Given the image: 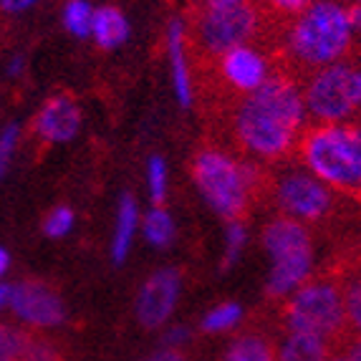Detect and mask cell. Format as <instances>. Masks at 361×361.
I'll return each instance as SVG.
<instances>
[{
  "label": "cell",
  "mask_w": 361,
  "mask_h": 361,
  "mask_svg": "<svg viewBox=\"0 0 361 361\" xmlns=\"http://www.w3.org/2000/svg\"><path fill=\"white\" fill-rule=\"evenodd\" d=\"M225 134L238 154L245 162L271 167L293 157L303 127H306V106H303L301 84L288 73L276 71L255 91L245 94L220 119Z\"/></svg>",
  "instance_id": "obj_1"
},
{
  "label": "cell",
  "mask_w": 361,
  "mask_h": 361,
  "mask_svg": "<svg viewBox=\"0 0 361 361\" xmlns=\"http://www.w3.org/2000/svg\"><path fill=\"white\" fill-rule=\"evenodd\" d=\"M354 46L349 8L338 0H313L311 6L290 20L283 43L273 56V68L288 73L303 84L311 73L331 66Z\"/></svg>",
  "instance_id": "obj_2"
},
{
  "label": "cell",
  "mask_w": 361,
  "mask_h": 361,
  "mask_svg": "<svg viewBox=\"0 0 361 361\" xmlns=\"http://www.w3.org/2000/svg\"><path fill=\"white\" fill-rule=\"evenodd\" d=\"M190 175L207 202L230 223H243L255 205L273 197L271 169L238 159L215 142H205L195 152Z\"/></svg>",
  "instance_id": "obj_3"
},
{
  "label": "cell",
  "mask_w": 361,
  "mask_h": 361,
  "mask_svg": "<svg viewBox=\"0 0 361 361\" xmlns=\"http://www.w3.org/2000/svg\"><path fill=\"white\" fill-rule=\"evenodd\" d=\"M263 23L265 13L260 0H197L185 20V51L190 66H210L230 49L247 43L258 46Z\"/></svg>",
  "instance_id": "obj_4"
},
{
  "label": "cell",
  "mask_w": 361,
  "mask_h": 361,
  "mask_svg": "<svg viewBox=\"0 0 361 361\" xmlns=\"http://www.w3.org/2000/svg\"><path fill=\"white\" fill-rule=\"evenodd\" d=\"M293 157L321 182L356 200L361 197V127L306 124Z\"/></svg>",
  "instance_id": "obj_5"
},
{
  "label": "cell",
  "mask_w": 361,
  "mask_h": 361,
  "mask_svg": "<svg viewBox=\"0 0 361 361\" xmlns=\"http://www.w3.org/2000/svg\"><path fill=\"white\" fill-rule=\"evenodd\" d=\"M281 326L283 331H303L321 336L331 346L334 356L346 354L356 334L349 329L338 281L331 271L308 276L293 293L281 298Z\"/></svg>",
  "instance_id": "obj_6"
},
{
  "label": "cell",
  "mask_w": 361,
  "mask_h": 361,
  "mask_svg": "<svg viewBox=\"0 0 361 361\" xmlns=\"http://www.w3.org/2000/svg\"><path fill=\"white\" fill-rule=\"evenodd\" d=\"M311 124H349L361 111V51L311 73L301 84Z\"/></svg>",
  "instance_id": "obj_7"
},
{
  "label": "cell",
  "mask_w": 361,
  "mask_h": 361,
  "mask_svg": "<svg viewBox=\"0 0 361 361\" xmlns=\"http://www.w3.org/2000/svg\"><path fill=\"white\" fill-rule=\"evenodd\" d=\"M265 250L273 258V273L268 283L271 298H286L311 276L313 238L308 225L293 217L278 215L263 230Z\"/></svg>",
  "instance_id": "obj_8"
},
{
  "label": "cell",
  "mask_w": 361,
  "mask_h": 361,
  "mask_svg": "<svg viewBox=\"0 0 361 361\" xmlns=\"http://www.w3.org/2000/svg\"><path fill=\"white\" fill-rule=\"evenodd\" d=\"M273 205L281 215L293 217L303 225H326L341 210L336 190L321 182L308 169L290 167L273 175Z\"/></svg>",
  "instance_id": "obj_9"
},
{
  "label": "cell",
  "mask_w": 361,
  "mask_h": 361,
  "mask_svg": "<svg viewBox=\"0 0 361 361\" xmlns=\"http://www.w3.org/2000/svg\"><path fill=\"white\" fill-rule=\"evenodd\" d=\"M8 313L16 324L33 334L54 331L66 324V303L51 283L41 278H23L8 283Z\"/></svg>",
  "instance_id": "obj_10"
},
{
  "label": "cell",
  "mask_w": 361,
  "mask_h": 361,
  "mask_svg": "<svg viewBox=\"0 0 361 361\" xmlns=\"http://www.w3.org/2000/svg\"><path fill=\"white\" fill-rule=\"evenodd\" d=\"M81 121H84V111H81L78 99L68 91H59L38 106V111L30 119L28 132L38 145L59 147L68 145L81 132Z\"/></svg>",
  "instance_id": "obj_11"
},
{
  "label": "cell",
  "mask_w": 361,
  "mask_h": 361,
  "mask_svg": "<svg viewBox=\"0 0 361 361\" xmlns=\"http://www.w3.org/2000/svg\"><path fill=\"white\" fill-rule=\"evenodd\" d=\"M177 293H180V273L177 271H159L149 278L139 293L137 316L147 329H157L169 319L175 308Z\"/></svg>",
  "instance_id": "obj_12"
},
{
  "label": "cell",
  "mask_w": 361,
  "mask_h": 361,
  "mask_svg": "<svg viewBox=\"0 0 361 361\" xmlns=\"http://www.w3.org/2000/svg\"><path fill=\"white\" fill-rule=\"evenodd\" d=\"M329 271L336 276L338 288H341L343 298V311H346V321L354 334H361V265L349 260L346 255H338Z\"/></svg>",
  "instance_id": "obj_13"
},
{
  "label": "cell",
  "mask_w": 361,
  "mask_h": 361,
  "mask_svg": "<svg viewBox=\"0 0 361 361\" xmlns=\"http://www.w3.org/2000/svg\"><path fill=\"white\" fill-rule=\"evenodd\" d=\"M278 361H331V346L321 336L303 331H286V336L276 343Z\"/></svg>",
  "instance_id": "obj_14"
},
{
  "label": "cell",
  "mask_w": 361,
  "mask_h": 361,
  "mask_svg": "<svg viewBox=\"0 0 361 361\" xmlns=\"http://www.w3.org/2000/svg\"><path fill=\"white\" fill-rule=\"evenodd\" d=\"M89 36L94 38V43L104 51H111V49H116V46H121L129 36V23H127V18H124V13L116 6L94 8Z\"/></svg>",
  "instance_id": "obj_15"
},
{
  "label": "cell",
  "mask_w": 361,
  "mask_h": 361,
  "mask_svg": "<svg viewBox=\"0 0 361 361\" xmlns=\"http://www.w3.org/2000/svg\"><path fill=\"white\" fill-rule=\"evenodd\" d=\"M220 361H278L276 341L260 329H250L230 341Z\"/></svg>",
  "instance_id": "obj_16"
},
{
  "label": "cell",
  "mask_w": 361,
  "mask_h": 361,
  "mask_svg": "<svg viewBox=\"0 0 361 361\" xmlns=\"http://www.w3.org/2000/svg\"><path fill=\"white\" fill-rule=\"evenodd\" d=\"M169 56H172V68H175V86L182 104L192 102V78H190V61L185 51V23L172 20L169 25Z\"/></svg>",
  "instance_id": "obj_17"
},
{
  "label": "cell",
  "mask_w": 361,
  "mask_h": 361,
  "mask_svg": "<svg viewBox=\"0 0 361 361\" xmlns=\"http://www.w3.org/2000/svg\"><path fill=\"white\" fill-rule=\"evenodd\" d=\"M134 228H137V202L132 195H124L119 202V215H116V230H114V245H111V258L114 263H124L132 245Z\"/></svg>",
  "instance_id": "obj_18"
},
{
  "label": "cell",
  "mask_w": 361,
  "mask_h": 361,
  "mask_svg": "<svg viewBox=\"0 0 361 361\" xmlns=\"http://www.w3.org/2000/svg\"><path fill=\"white\" fill-rule=\"evenodd\" d=\"M25 132L18 121L11 119L6 124H0V182H6L11 175L16 157L20 152V142H23Z\"/></svg>",
  "instance_id": "obj_19"
},
{
  "label": "cell",
  "mask_w": 361,
  "mask_h": 361,
  "mask_svg": "<svg viewBox=\"0 0 361 361\" xmlns=\"http://www.w3.org/2000/svg\"><path fill=\"white\" fill-rule=\"evenodd\" d=\"M91 18H94V6L89 0H66L61 8V23L73 38H89Z\"/></svg>",
  "instance_id": "obj_20"
},
{
  "label": "cell",
  "mask_w": 361,
  "mask_h": 361,
  "mask_svg": "<svg viewBox=\"0 0 361 361\" xmlns=\"http://www.w3.org/2000/svg\"><path fill=\"white\" fill-rule=\"evenodd\" d=\"M28 329L16 321H0V359H20L30 341Z\"/></svg>",
  "instance_id": "obj_21"
},
{
  "label": "cell",
  "mask_w": 361,
  "mask_h": 361,
  "mask_svg": "<svg viewBox=\"0 0 361 361\" xmlns=\"http://www.w3.org/2000/svg\"><path fill=\"white\" fill-rule=\"evenodd\" d=\"M73 223H76V215L68 205H56L46 212L43 217V235L51 238V240H59V238H66L68 233L73 230Z\"/></svg>",
  "instance_id": "obj_22"
},
{
  "label": "cell",
  "mask_w": 361,
  "mask_h": 361,
  "mask_svg": "<svg viewBox=\"0 0 361 361\" xmlns=\"http://www.w3.org/2000/svg\"><path fill=\"white\" fill-rule=\"evenodd\" d=\"M18 361H66V356H63L59 343L46 334H30L28 346Z\"/></svg>",
  "instance_id": "obj_23"
},
{
  "label": "cell",
  "mask_w": 361,
  "mask_h": 361,
  "mask_svg": "<svg viewBox=\"0 0 361 361\" xmlns=\"http://www.w3.org/2000/svg\"><path fill=\"white\" fill-rule=\"evenodd\" d=\"M147 238L154 245H169L172 235H175V225H172V217L162 210V207H154V210L147 215Z\"/></svg>",
  "instance_id": "obj_24"
},
{
  "label": "cell",
  "mask_w": 361,
  "mask_h": 361,
  "mask_svg": "<svg viewBox=\"0 0 361 361\" xmlns=\"http://www.w3.org/2000/svg\"><path fill=\"white\" fill-rule=\"evenodd\" d=\"M238 319H240V308L235 303H223V306L212 308L207 313L205 321H202V329L205 331H225L233 324H238Z\"/></svg>",
  "instance_id": "obj_25"
},
{
  "label": "cell",
  "mask_w": 361,
  "mask_h": 361,
  "mask_svg": "<svg viewBox=\"0 0 361 361\" xmlns=\"http://www.w3.org/2000/svg\"><path fill=\"white\" fill-rule=\"evenodd\" d=\"M260 3H263L273 16H278V18L293 20L311 6L313 0H260Z\"/></svg>",
  "instance_id": "obj_26"
},
{
  "label": "cell",
  "mask_w": 361,
  "mask_h": 361,
  "mask_svg": "<svg viewBox=\"0 0 361 361\" xmlns=\"http://www.w3.org/2000/svg\"><path fill=\"white\" fill-rule=\"evenodd\" d=\"M149 185H152V200L159 207L164 202V195H167V169H164V162L159 157H152L149 162Z\"/></svg>",
  "instance_id": "obj_27"
},
{
  "label": "cell",
  "mask_w": 361,
  "mask_h": 361,
  "mask_svg": "<svg viewBox=\"0 0 361 361\" xmlns=\"http://www.w3.org/2000/svg\"><path fill=\"white\" fill-rule=\"evenodd\" d=\"M3 71H6L8 81H20L25 76V71H28V59H25L23 51H16V54L8 56Z\"/></svg>",
  "instance_id": "obj_28"
},
{
  "label": "cell",
  "mask_w": 361,
  "mask_h": 361,
  "mask_svg": "<svg viewBox=\"0 0 361 361\" xmlns=\"http://www.w3.org/2000/svg\"><path fill=\"white\" fill-rule=\"evenodd\" d=\"M243 240H245V230H243V223H230V230H228V253H225V265H233V260L238 258V250L243 247Z\"/></svg>",
  "instance_id": "obj_29"
},
{
  "label": "cell",
  "mask_w": 361,
  "mask_h": 361,
  "mask_svg": "<svg viewBox=\"0 0 361 361\" xmlns=\"http://www.w3.org/2000/svg\"><path fill=\"white\" fill-rule=\"evenodd\" d=\"M41 0H0V13L3 16H23V13L33 11Z\"/></svg>",
  "instance_id": "obj_30"
},
{
  "label": "cell",
  "mask_w": 361,
  "mask_h": 361,
  "mask_svg": "<svg viewBox=\"0 0 361 361\" xmlns=\"http://www.w3.org/2000/svg\"><path fill=\"white\" fill-rule=\"evenodd\" d=\"M8 271H11V253H8L6 247L0 245V286L6 283Z\"/></svg>",
  "instance_id": "obj_31"
},
{
  "label": "cell",
  "mask_w": 361,
  "mask_h": 361,
  "mask_svg": "<svg viewBox=\"0 0 361 361\" xmlns=\"http://www.w3.org/2000/svg\"><path fill=\"white\" fill-rule=\"evenodd\" d=\"M147 361H185V356L180 354V351L175 349H167V351H159V354H154L152 359Z\"/></svg>",
  "instance_id": "obj_32"
},
{
  "label": "cell",
  "mask_w": 361,
  "mask_h": 361,
  "mask_svg": "<svg viewBox=\"0 0 361 361\" xmlns=\"http://www.w3.org/2000/svg\"><path fill=\"white\" fill-rule=\"evenodd\" d=\"M3 313H8V283L0 286V319Z\"/></svg>",
  "instance_id": "obj_33"
},
{
  "label": "cell",
  "mask_w": 361,
  "mask_h": 361,
  "mask_svg": "<svg viewBox=\"0 0 361 361\" xmlns=\"http://www.w3.org/2000/svg\"><path fill=\"white\" fill-rule=\"evenodd\" d=\"M343 255H346L349 260H354L356 265H361V245H359V247H354V250H346Z\"/></svg>",
  "instance_id": "obj_34"
},
{
  "label": "cell",
  "mask_w": 361,
  "mask_h": 361,
  "mask_svg": "<svg viewBox=\"0 0 361 361\" xmlns=\"http://www.w3.org/2000/svg\"><path fill=\"white\" fill-rule=\"evenodd\" d=\"M331 361H354V359H351V356H343V354H336V356H334V359Z\"/></svg>",
  "instance_id": "obj_35"
},
{
  "label": "cell",
  "mask_w": 361,
  "mask_h": 361,
  "mask_svg": "<svg viewBox=\"0 0 361 361\" xmlns=\"http://www.w3.org/2000/svg\"><path fill=\"white\" fill-rule=\"evenodd\" d=\"M225 3H245V0H225Z\"/></svg>",
  "instance_id": "obj_36"
},
{
  "label": "cell",
  "mask_w": 361,
  "mask_h": 361,
  "mask_svg": "<svg viewBox=\"0 0 361 361\" xmlns=\"http://www.w3.org/2000/svg\"><path fill=\"white\" fill-rule=\"evenodd\" d=\"M0 361H18V359H0Z\"/></svg>",
  "instance_id": "obj_37"
},
{
  "label": "cell",
  "mask_w": 361,
  "mask_h": 361,
  "mask_svg": "<svg viewBox=\"0 0 361 361\" xmlns=\"http://www.w3.org/2000/svg\"><path fill=\"white\" fill-rule=\"evenodd\" d=\"M0 102H3V97H0Z\"/></svg>",
  "instance_id": "obj_38"
},
{
  "label": "cell",
  "mask_w": 361,
  "mask_h": 361,
  "mask_svg": "<svg viewBox=\"0 0 361 361\" xmlns=\"http://www.w3.org/2000/svg\"><path fill=\"white\" fill-rule=\"evenodd\" d=\"M359 202H361V197H359Z\"/></svg>",
  "instance_id": "obj_39"
}]
</instances>
